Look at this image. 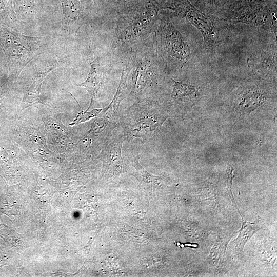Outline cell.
Instances as JSON below:
<instances>
[{"label": "cell", "instance_id": "obj_18", "mask_svg": "<svg viewBox=\"0 0 277 277\" xmlns=\"http://www.w3.org/2000/svg\"><path fill=\"white\" fill-rule=\"evenodd\" d=\"M93 1L95 4H100L102 0H93Z\"/></svg>", "mask_w": 277, "mask_h": 277}, {"label": "cell", "instance_id": "obj_2", "mask_svg": "<svg viewBox=\"0 0 277 277\" xmlns=\"http://www.w3.org/2000/svg\"><path fill=\"white\" fill-rule=\"evenodd\" d=\"M156 0H140L128 6L122 17L119 38L124 43H132L150 31L161 9Z\"/></svg>", "mask_w": 277, "mask_h": 277}, {"label": "cell", "instance_id": "obj_6", "mask_svg": "<svg viewBox=\"0 0 277 277\" xmlns=\"http://www.w3.org/2000/svg\"><path fill=\"white\" fill-rule=\"evenodd\" d=\"M123 142V138L112 139L104 151L105 173L109 178L127 171L122 155Z\"/></svg>", "mask_w": 277, "mask_h": 277}, {"label": "cell", "instance_id": "obj_17", "mask_svg": "<svg viewBox=\"0 0 277 277\" xmlns=\"http://www.w3.org/2000/svg\"><path fill=\"white\" fill-rule=\"evenodd\" d=\"M4 90L0 84V109L2 108V101L3 99Z\"/></svg>", "mask_w": 277, "mask_h": 277}, {"label": "cell", "instance_id": "obj_1", "mask_svg": "<svg viewBox=\"0 0 277 277\" xmlns=\"http://www.w3.org/2000/svg\"><path fill=\"white\" fill-rule=\"evenodd\" d=\"M0 46L10 73L17 77L30 62L43 53L45 42L43 37L24 35L0 23Z\"/></svg>", "mask_w": 277, "mask_h": 277}, {"label": "cell", "instance_id": "obj_13", "mask_svg": "<svg viewBox=\"0 0 277 277\" xmlns=\"http://www.w3.org/2000/svg\"><path fill=\"white\" fill-rule=\"evenodd\" d=\"M173 81L174 84L172 96L175 99H180L183 97L189 96L196 91V86L183 83L174 80Z\"/></svg>", "mask_w": 277, "mask_h": 277}, {"label": "cell", "instance_id": "obj_14", "mask_svg": "<svg viewBox=\"0 0 277 277\" xmlns=\"http://www.w3.org/2000/svg\"><path fill=\"white\" fill-rule=\"evenodd\" d=\"M103 110V109H94L91 110L82 111L78 113L75 118L70 124L75 125L85 122L89 119L98 115Z\"/></svg>", "mask_w": 277, "mask_h": 277}, {"label": "cell", "instance_id": "obj_7", "mask_svg": "<svg viewBox=\"0 0 277 277\" xmlns=\"http://www.w3.org/2000/svg\"><path fill=\"white\" fill-rule=\"evenodd\" d=\"M58 61H54L46 65L34 76L31 83L27 86L21 104V109L27 108L36 104H43L40 100V93L43 81L46 75L60 66Z\"/></svg>", "mask_w": 277, "mask_h": 277}, {"label": "cell", "instance_id": "obj_8", "mask_svg": "<svg viewBox=\"0 0 277 277\" xmlns=\"http://www.w3.org/2000/svg\"><path fill=\"white\" fill-rule=\"evenodd\" d=\"M62 8V28L67 33L76 32L83 24L84 7L80 0H60Z\"/></svg>", "mask_w": 277, "mask_h": 277}, {"label": "cell", "instance_id": "obj_19", "mask_svg": "<svg viewBox=\"0 0 277 277\" xmlns=\"http://www.w3.org/2000/svg\"><path fill=\"white\" fill-rule=\"evenodd\" d=\"M31 3H33L35 2V0H28Z\"/></svg>", "mask_w": 277, "mask_h": 277}, {"label": "cell", "instance_id": "obj_4", "mask_svg": "<svg viewBox=\"0 0 277 277\" xmlns=\"http://www.w3.org/2000/svg\"><path fill=\"white\" fill-rule=\"evenodd\" d=\"M126 127L129 140L149 137L161 126L167 116L153 110H143L130 116Z\"/></svg>", "mask_w": 277, "mask_h": 277}, {"label": "cell", "instance_id": "obj_10", "mask_svg": "<svg viewBox=\"0 0 277 277\" xmlns=\"http://www.w3.org/2000/svg\"><path fill=\"white\" fill-rule=\"evenodd\" d=\"M90 71L86 80L76 86L85 88L90 97V103L86 111L89 110L93 106L97 94L103 83L104 70L98 63H89Z\"/></svg>", "mask_w": 277, "mask_h": 277}, {"label": "cell", "instance_id": "obj_11", "mask_svg": "<svg viewBox=\"0 0 277 277\" xmlns=\"http://www.w3.org/2000/svg\"><path fill=\"white\" fill-rule=\"evenodd\" d=\"M133 157L132 166L135 168V171L131 173L134 176L140 184L147 188H156L164 186V179L159 176L153 175L147 171L140 164L139 157L132 153Z\"/></svg>", "mask_w": 277, "mask_h": 277}, {"label": "cell", "instance_id": "obj_16", "mask_svg": "<svg viewBox=\"0 0 277 277\" xmlns=\"http://www.w3.org/2000/svg\"><path fill=\"white\" fill-rule=\"evenodd\" d=\"M118 2L123 3L125 5L128 6L131 5H133L137 2H138L140 0H117Z\"/></svg>", "mask_w": 277, "mask_h": 277}, {"label": "cell", "instance_id": "obj_9", "mask_svg": "<svg viewBox=\"0 0 277 277\" xmlns=\"http://www.w3.org/2000/svg\"><path fill=\"white\" fill-rule=\"evenodd\" d=\"M153 74L149 61L145 60L139 63L132 74L131 92L137 96L146 93L152 87Z\"/></svg>", "mask_w": 277, "mask_h": 277}, {"label": "cell", "instance_id": "obj_12", "mask_svg": "<svg viewBox=\"0 0 277 277\" xmlns=\"http://www.w3.org/2000/svg\"><path fill=\"white\" fill-rule=\"evenodd\" d=\"M262 227V223L260 219L253 223L243 221L238 236L233 241L235 248L239 251H243L247 241Z\"/></svg>", "mask_w": 277, "mask_h": 277}, {"label": "cell", "instance_id": "obj_5", "mask_svg": "<svg viewBox=\"0 0 277 277\" xmlns=\"http://www.w3.org/2000/svg\"><path fill=\"white\" fill-rule=\"evenodd\" d=\"M162 30L163 45L167 53L179 60L188 58L190 54V46L172 23L165 20Z\"/></svg>", "mask_w": 277, "mask_h": 277}, {"label": "cell", "instance_id": "obj_3", "mask_svg": "<svg viewBox=\"0 0 277 277\" xmlns=\"http://www.w3.org/2000/svg\"><path fill=\"white\" fill-rule=\"evenodd\" d=\"M162 6L163 9H170L186 17L200 31L206 45H214L216 34L213 19L195 8L189 0H165Z\"/></svg>", "mask_w": 277, "mask_h": 277}, {"label": "cell", "instance_id": "obj_15", "mask_svg": "<svg viewBox=\"0 0 277 277\" xmlns=\"http://www.w3.org/2000/svg\"><path fill=\"white\" fill-rule=\"evenodd\" d=\"M234 169L233 167L230 166L228 167V171L227 172L228 176V181H227V189L229 194V196L230 197L231 200L232 201L233 204L236 205V204L234 199L233 195L232 194V190H231L232 182L233 179L234 177Z\"/></svg>", "mask_w": 277, "mask_h": 277}]
</instances>
